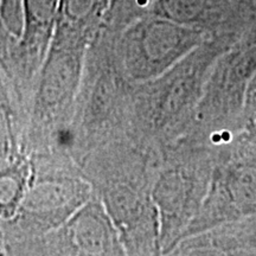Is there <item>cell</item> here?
I'll return each mask as SVG.
<instances>
[{
  "label": "cell",
  "mask_w": 256,
  "mask_h": 256,
  "mask_svg": "<svg viewBox=\"0 0 256 256\" xmlns=\"http://www.w3.org/2000/svg\"><path fill=\"white\" fill-rule=\"evenodd\" d=\"M92 174L128 256L162 255L152 197L160 150L133 132L92 148Z\"/></svg>",
  "instance_id": "obj_1"
},
{
  "label": "cell",
  "mask_w": 256,
  "mask_h": 256,
  "mask_svg": "<svg viewBox=\"0 0 256 256\" xmlns=\"http://www.w3.org/2000/svg\"><path fill=\"white\" fill-rule=\"evenodd\" d=\"M238 40L232 34L209 36L158 78L133 83V132L159 150L184 136L212 66Z\"/></svg>",
  "instance_id": "obj_2"
},
{
  "label": "cell",
  "mask_w": 256,
  "mask_h": 256,
  "mask_svg": "<svg viewBox=\"0 0 256 256\" xmlns=\"http://www.w3.org/2000/svg\"><path fill=\"white\" fill-rule=\"evenodd\" d=\"M217 146L186 133L160 148L152 197L162 255H170L200 211L212 176Z\"/></svg>",
  "instance_id": "obj_3"
},
{
  "label": "cell",
  "mask_w": 256,
  "mask_h": 256,
  "mask_svg": "<svg viewBox=\"0 0 256 256\" xmlns=\"http://www.w3.org/2000/svg\"><path fill=\"white\" fill-rule=\"evenodd\" d=\"M252 216H256V130L243 128L217 146L206 196L183 240Z\"/></svg>",
  "instance_id": "obj_4"
},
{
  "label": "cell",
  "mask_w": 256,
  "mask_h": 256,
  "mask_svg": "<svg viewBox=\"0 0 256 256\" xmlns=\"http://www.w3.org/2000/svg\"><path fill=\"white\" fill-rule=\"evenodd\" d=\"M255 72L256 28L243 34L216 60L188 132L223 142L242 130L243 100Z\"/></svg>",
  "instance_id": "obj_5"
},
{
  "label": "cell",
  "mask_w": 256,
  "mask_h": 256,
  "mask_svg": "<svg viewBox=\"0 0 256 256\" xmlns=\"http://www.w3.org/2000/svg\"><path fill=\"white\" fill-rule=\"evenodd\" d=\"M209 36L198 28L150 14L118 34V58L126 78L146 82L168 72Z\"/></svg>",
  "instance_id": "obj_6"
},
{
  "label": "cell",
  "mask_w": 256,
  "mask_h": 256,
  "mask_svg": "<svg viewBox=\"0 0 256 256\" xmlns=\"http://www.w3.org/2000/svg\"><path fill=\"white\" fill-rule=\"evenodd\" d=\"M152 14L198 28L208 36L242 37L256 28L242 17L235 0H158Z\"/></svg>",
  "instance_id": "obj_7"
},
{
  "label": "cell",
  "mask_w": 256,
  "mask_h": 256,
  "mask_svg": "<svg viewBox=\"0 0 256 256\" xmlns=\"http://www.w3.org/2000/svg\"><path fill=\"white\" fill-rule=\"evenodd\" d=\"M60 250L66 254L124 256L113 220L100 200H90L68 222L60 238Z\"/></svg>",
  "instance_id": "obj_8"
},
{
  "label": "cell",
  "mask_w": 256,
  "mask_h": 256,
  "mask_svg": "<svg viewBox=\"0 0 256 256\" xmlns=\"http://www.w3.org/2000/svg\"><path fill=\"white\" fill-rule=\"evenodd\" d=\"M108 6L110 0H60L51 42L88 49Z\"/></svg>",
  "instance_id": "obj_9"
},
{
  "label": "cell",
  "mask_w": 256,
  "mask_h": 256,
  "mask_svg": "<svg viewBox=\"0 0 256 256\" xmlns=\"http://www.w3.org/2000/svg\"><path fill=\"white\" fill-rule=\"evenodd\" d=\"M24 31L22 46L30 56L43 57L49 50L60 0H23Z\"/></svg>",
  "instance_id": "obj_10"
},
{
  "label": "cell",
  "mask_w": 256,
  "mask_h": 256,
  "mask_svg": "<svg viewBox=\"0 0 256 256\" xmlns=\"http://www.w3.org/2000/svg\"><path fill=\"white\" fill-rule=\"evenodd\" d=\"M156 2L158 0H110L102 25L121 32L136 19L152 14Z\"/></svg>",
  "instance_id": "obj_11"
},
{
  "label": "cell",
  "mask_w": 256,
  "mask_h": 256,
  "mask_svg": "<svg viewBox=\"0 0 256 256\" xmlns=\"http://www.w3.org/2000/svg\"><path fill=\"white\" fill-rule=\"evenodd\" d=\"M24 19L23 0H0V28L8 36L20 40Z\"/></svg>",
  "instance_id": "obj_12"
},
{
  "label": "cell",
  "mask_w": 256,
  "mask_h": 256,
  "mask_svg": "<svg viewBox=\"0 0 256 256\" xmlns=\"http://www.w3.org/2000/svg\"><path fill=\"white\" fill-rule=\"evenodd\" d=\"M242 122L246 130H256V72L249 80L242 107Z\"/></svg>",
  "instance_id": "obj_13"
}]
</instances>
